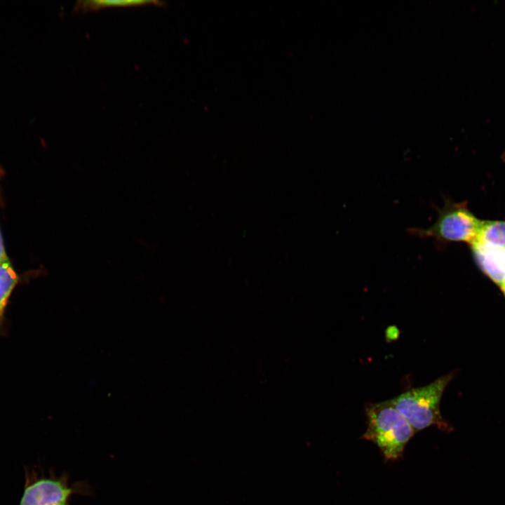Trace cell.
<instances>
[{
    "label": "cell",
    "instance_id": "1",
    "mask_svg": "<svg viewBox=\"0 0 505 505\" xmlns=\"http://www.w3.org/2000/svg\"><path fill=\"white\" fill-rule=\"evenodd\" d=\"M365 413L367 429L362 438L375 444L386 461L400 459L415 433L406 418L389 400L365 404Z\"/></svg>",
    "mask_w": 505,
    "mask_h": 505
},
{
    "label": "cell",
    "instance_id": "2",
    "mask_svg": "<svg viewBox=\"0 0 505 505\" xmlns=\"http://www.w3.org/2000/svg\"><path fill=\"white\" fill-rule=\"evenodd\" d=\"M454 377L453 372L443 375L430 384L411 389L390 402L406 418L415 432L431 426L448 431L449 425L440 413L443 392Z\"/></svg>",
    "mask_w": 505,
    "mask_h": 505
},
{
    "label": "cell",
    "instance_id": "3",
    "mask_svg": "<svg viewBox=\"0 0 505 505\" xmlns=\"http://www.w3.org/2000/svg\"><path fill=\"white\" fill-rule=\"evenodd\" d=\"M483 221L470 211L465 202L447 200L437 209V218L433 224L410 231L440 243L464 242L470 245L477 240Z\"/></svg>",
    "mask_w": 505,
    "mask_h": 505
},
{
    "label": "cell",
    "instance_id": "4",
    "mask_svg": "<svg viewBox=\"0 0 505 505\" xmlns=\"http://www.w3.org/2000/svg\"><path fill=\"white\" fill-rule=\"evenodd\" d=\"M74 489L65 478L38 477L27 472L26 483L19 505H68Z\"/></svg>",
    "mask_w": 505,
    "mask_h": 505
},
{
    "label": "cell",
    "instance_id": "5",
    "mask_svg": "<svg viewBox=\"0 0 505 505\" xmlns=\"http://www.w3.org/2000/svg\"><path fill=\"white\" fill-rule=\"evenodd\" d=\"M470 246L480 270L501 288L505 283V250L478 242Z\"/></svg>",
    "mask_w": 505,
    "mask_h": 505
},
{
    "label": "cell",
    "instance_id": "6",
    "mask_svg": "<svg viewBox=\"0 0 505 505\" xmlns=\"http://www.w3.org/2000/svg\"><path fill=\"white\" fill-rule=\"evenodd\" d=\"M475 242L505 250V220H483Z\"/></svg>",
    "mask_w": 505,
    "mask_h": 505
},
{
    "label": "cell",
    "instance_id": "7",
    "mask_svg": "<svg viewBox=\"0 0 505 505\" xmlns=\"http://www.w3.org/2000/svg\"><path fill=\"white\" fill-rule=\"evenodd\" d=\"M18 282V276L8 257L0 261V318Z\"/></svg>",
    "mask_w": 505,
    "mask_h": 505
},
{
    "label": "cell",
    "instance_id": "8",
    "mask_svg": "<svg viewBox=\"0 0 505 505\" xmlns=\"http://www.w3.org/2000/svg\"><path fill=\"white\" fill-rule=\"evenodd\" d=\"M154 3L153 1H80L76 7L81 11H93L107 7L114 6H134L144 5L147 4Z\"/></svg>",
    "mask_w": 505,
    "mask_h": 505
},
{
    "label": "cell",
    "instance_id": "9",
    "mask_svg": "<svg viewBox=\"0 0 505 505\" xmlns=\"http://www.w3.org/2000/svg\"><path fill=\"white\" fill-rule=\"evenodd\" d=\"M6 257H7V255H6V251H5V249H4V244H3V240H2L1 234V232H0V261L4 260V259L6 258Z\"/></svg>",
    "mask_w": 505,
    "mask_h": 505
},
{
    "label": "cell",
    "instance_id": "10",
    "mask_svg": "<svg viewBox=\"0 0 505 505\" xmlns=\"http://www.w3.org/2000/svg\"><path fill=\"white\" fill-rule=\"evenodd\" d=\"M500 289L501 290V291L504 295V297H505V283H504V285L501 286V288Z\"/></svg>",
    "mask_w": 505,
    "mask_h": 505
},
{
    "label": "cell",
    "instance_id": "11",
    "mask_svg": "<svg viewBox=\"0 0 505 505\" xmlns=\"http://www.w3.org/2000/svg\"><path fill=\"white\" fill-rule=\"evenodd\" d=\"M504 157H505V153H504Z\"/></svg>",
    "mask_w": 505,
    "mask_h": 505
}]
</instances>
